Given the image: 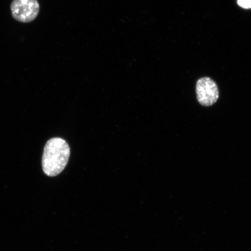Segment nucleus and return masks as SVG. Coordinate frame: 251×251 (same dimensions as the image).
<instances>
[{
  "label": "nucleus",
  "instance_id": "nucleus-1",
  "mask_svg": "<svg viewBox=\"0 0 251 251\" xmlns=\"http://www.w3.org/2000/svg\"><path fill=\"white\" fill-rule=\"evenodd\" d=\"M70 153V146L65 140L59 137L49 140L44 149L43 172L50 177L60 174L68 164Z\"/></svg>",
  "mask_w": 251,
  "mask_h": 251
},
{
  "label": "nucleus",
  "instance_id": "nucleus-2",
  "mask_svg": "<svg viewBox=\"0 0 251 251\" xmlns=\"http://www.w3.org/2000/svg\"><path fill=\"white\" fill-rule=\"evenodd\" d=\"M11 10L15 20L22 23H29L38 16L40 5L37 0H13Z\"/></svg>",
  "mask_w": 251,
  "mask_h": 251
},
{
  "label": "nucleus",
  "instance_id": "nucleus-3",
  "mask_svg": "<svg viewBox=\"0 0 251 251\" xmlns=\"http://www.w3.org/2000/svg\"><path fill=\"white\" fill-rule=\"evenodd\" d=\"M197 100L201 105L211 106L218 101L219 90L214 81L209 77H202L197 81Z\"/></svg>",
  "mask_w": 251,
  "mask_h": 251
},
{
  "label": "nucleus",
  "instance_id": "nucleus-4",
  "mask_svg": "<svg viewBox=\"0 0 251 251\" xmlns=\"http://www.w3.org/2000/svg\"><path fill=\"white\" fill-rule=\"evenodd\" d=\"M238 4L244 8H251V0H238Z\"/></svg>",
  "mask_w": 251,
  "mask_h": 251
}]
</instances>
